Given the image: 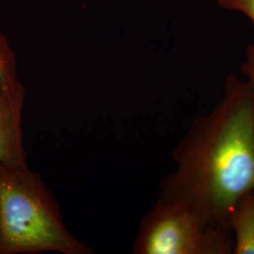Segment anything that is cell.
Segmentation results:
<instances>
[{
  "label": "cell",
  "mask_w": 254,
  "mask_h": 254,
  "mask_svg": "<svg viewBox=\"0 0 254 254\" xmlns=\"http://www.w3.org/2000/svg\"><path fill=\"white\" fill-rule=\"evenodd\" d=\"M91 254L68 231L58 200L28 167L0 163V254Z\"/></svg>",
  "instance_id": "7a4b0ae2"
},
{
  "label": "cell",
  "mask_w": 254,
  "mask_h": 254,
  "mask_svg": "<svg viewBox=\"0 0 254 254\" xmlns=\"http://www.w3.org/2000/svg\"><path fill=\"white\" fill-rule=\"evenodd\" d=\"M16 55L8 39L0 31V81L9 85L21 83L16 73Z\"/></svg>",
  "instance_id": "8992f818"
},
{
  "label": "cell",
  "mask_w": 254,
  "mask_h": 254,
  "mask_svg": "<svg viewBox=\"0 0 254 254\" xmlns=\"http://www.w3.org/2000/svg\"><path fill=\"white\" fill-rule=\"evenodd\" d=\"M229 226L204 217L186 201L159 196L142 218L132 253L135 254H231Z\"/></svg>",
  "instance_id": "3957f363"
},
{
  "label": "cell",
  "mask_w": 254,
  "mask_h": 254,
  "mask_svg": "<svg viewBox=\"0 0 254 254\" xmlns=\"http://www.w3.org/2000/svg\"><path fill=\"white\" fill-rule=\"evenodd\" d=\"M172 157L176 169L160 182L159 196L229 226L236 202L254 192V83L229 74L221 98L193 120Z\"/></svg>",
  "instance_id": "6da1fadb"
},
{
  "label": "cell",
  "mask_w": 254,
  "mask_h": 254,
  "mask_svg": "<svg viewBox=\"0 0 254 254\" xmlns=\"http://www.w3.org/2000/svg\"><path fill=\"white\" fill-rule=\"evenodd\" d=\"M241 72L247 79L254 84V45L246 47L245 60L241 65Z\"/></svg>",
  "instance_id": "ba28073f"
},
{
  "label": "cell",
  "mask_w": 254,
  "mask_h": 254,
  "mask_svg": "<svg viewBox=\"0 0 254 254\" xmlns=\"http://www.w3.org/2000/svg\"><path fill=\"white\" fill-rule=\"evenodd\" d=\"M222 9L244 14L254 25V0H217Z\"/></svg>",
  "instance_id": "52a82bcc"
},
{
  "label": "cell",
  "mask_w": 254,
  "mask_h": 254,
  "mask_svg": "<svg viewBox=\"0 0 254 254\" xmlns=\"http://www.w3.org/2000/svg\"><path fill=\"white\" fill-rule=\"evenodd\" d=\"M229 226L234 236L233 254H254V192L236 202Z\"/></svg>",
  "instance_id": "5b68a950"
},
{
  "label": "cell",
  "mask_w": 254,
  "mask_h": 254,
  "mask_svg": "<svg viewBox=\"0 0 254 254\" xmlns=\"http://www.w3.org/2000/svg\"><path fill=\"white\" fill-rule=\"evenodd\" d=\"M22 83L9 85L0 81V163L28 167L22 133V111L26 99Z\"/></svg>",
  "instance_id": "277c9868"
}]
</instances>
